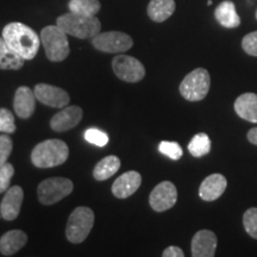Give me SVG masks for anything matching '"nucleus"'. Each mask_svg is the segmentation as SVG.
I'll use <instances>...</instances> for the list:
<instances>
[{"label": "nucleus", "mask_w": 257, "mask_h": 257, "mask_svg": "<svg viewBox=\"0 0 257 257\" xmlns=\"http://www.w3.org/2000/svg\"><path fill=\"white\" fill-rule=\"evenodd\" d=\"M3 38L10 49L23 60H34L41 46V37L34 29L19 22H12L3 29Z\"/></svg>", "instance_id": "nucleus-1"}, {"label": "nucleus", "mask_w": 257, "mask_h": 257, "mask_svg": "<svg viewBox=\"0 0 257 257\" xmlns=\"http://www.w3.org/2000/svg\"><path fill=\"white\" fill-rule=\"evenodd\" d=\"M69 156V148L61 140L38 143L31 153V162L37 168H53L63 165Z\"/></svg>", "instance_id": "nucleus-2"}, {"label": "nucleus", "mask_w": 257, "mask_h": 257, "mask_svg": "<svg viewBox=\"0 0 257 257\" xmlns=\"http://www.w3.org/2000/svg\"><path fill=\"white\" fill-rule=\"evenodd\" d=\"M56 25L62 29L67 35L80 38V40H87L96 36L101 30V23L95 16L87 17L73 14H64L56 19Z\"/></svg>", "instance_id": "nucleus-3"}, {"label": "nucleus", "mask_w": 257, "mask_h": 257, "mask_svg": "<svg viewBox=\"0 0 257 257\" xmlns=\"http://www.w3.org/2000/svg\"><path fill=\"white\" fill-rule=\"evenodd\" d=\"M40 37L48 60L51 62H62L68 57L70 53L68 38L59 25H48L43 28Z\"/></svg>", "instance_id": "nucleus-4"}, {"label": "nucleus", "mask_w": 257, "mask_h": 257, "mask_svg": "<svg viewBox=\"0 0 257 257\" xmlns=\"http://www.w3.org/2000/svg\"><path fill=\"white\" fill-rule=\"evenodd\" d=\"M93 224H94V212L89 207H76L68 218L66 227V237L70 243L79 244L88 237Z\"/></svg>", "instance_id": "nucleus-5"}, {"label": "nucleus", "mask_w": 257, "mask_h": 257, "mask_svg": "<svg viewBox=\"0 0 257 257\" xmlns=\"http://www.w3.org/2000/svg\"><path fill=\"white\" fill-rule=\"evenodd\" d=\"M211 87L210 73L205 68H197L185 76L180 83V94L188 101L204 100Z\"/></svg>", "instance_id": "nucleus-6"}, {"label": "nucleus", "mask_w": 257, "mask_h": 257, "mask_svg": "<svg viewBox=\"0 0 257 257\" xmlns=\"http://www.w3.org/2000/svg\"><path fill=\"white\" fill-rule=\"evenodd\" d=\"M74 185L72 180L67 178H49L43 180L37 188L38 200L42 205L50 206L63 198L68 197L73 192Z\"/></svg>", "instance_id": "nucleus-7"}, {"label": "nucleus", "mask_w": 257, "mask_h": 257, "mask_svg": "<svg viewBox=\"0 0 257 257\" xmlns=\"http://www.w3.org/2000/svg\"><path fill=\"white\" fill-rule=\"evenodd\" d=\"M92 46L101 53H125L134 46L133 38L121 31L99 32L92 38Z\"/></svg>", "instance_id": "nucleus-8"}, {"label": "nucleus", "mask_w": 257, "mask_h": 257, "mask_svg": "<svg viewBox=\"0 0 257 257\" xmlns=\"http://www.w3.org/2000/svg\"><path fill=\"white\" fill-rule=\"evenodd\" d=\"M112 69L118 79L125 82H138L146 76V68L137 59L128 55H117L112 60Z\"/></svg>", "instance_id": "nucleus-9"}, {"label": "nucleus", "mask_w": 257, "mask_h": 257, "mask_svg": "<svg viewBox=\"0 0 257 257\" xmlns=\"http://www.w3.org/2000/svg\"><path fill=\"white\" fill-rule=\"evenodd\" d=\"M178 201V189L170 181H163L153 189L149 195V205L154 211L170 210Z\"/></svg>", "instance_id": "nucleus-10"}, {"label": "nucleus", "mask_w": 257, "mask_h": 257, "mask_svg": "<svg viewBox=\"0 0 257 257\" xmlns=\"http://www.w3.org/2000/svg\"><path fill=\"white\" fill-rule=\"evenodd\" d=\"M34 92L37 100L49 107L63 108L70 101V96L64 89L48 83H37Z\"/></svg>", "instance_id": "nucleus-11"}, {"label": "nucleus", "mask_w": 257, "mask_h": 257, "mask_svg": "<svg viewBox=\"0 0 257 257\" xmlns=\"http://www.w3.org/2000/svg\"><path fill=\"white\" fill-rule=\"evenodd\" d=\"M24 199V191L21 186H12L5 192L2 204H0V214L5 220L12 221L17 219L21 212Z\"/></svg>", "instance_id": "nucleus-12"}, {"label": "nucleus", "mask_w": 257, "mask_h": 257, "mask_svg": "<svg viewBox=\"0 0 257 257\" xmlns=\"http://www.w3.org/2000/svg\"><path fill=\"white\" fill-rule=\"evenodd\" d=\"M82 108L80 106H66L54 115L50 120V127L55 133H64L75 127L82 119Z\"/></svg>", "instance_id": "nucleus-13"}, {"label": "nucleus", "mask_w": 257, "mask_h": 257, "mask_svg": "<svg viewBox=\"0 0 257 257\" xmlns=\"http://www.w3.org/2000/svg\"><path fill=\"white\" fill-rule=\"evenodd\" d=\"M217 236L210 230H200L192 238L193 257H213L217 250Z\"/></svg>", "instance_id": "nucleus-14"}, {"label": "nucleus", "mask_w": 257, "mask_h": 257, "mask_svg": "<svg viewBox=\"0 0 257 257\" xmlns=\"http://www.w3.org/2000/svg\"><path fill=\"white\" fill-rule=\"evenodd\" d=\"M142 184V176L138 172L130 170L115 179L112 185V193L115 198L126 199L134 194Z\"/></svg>", "instance_id": "nucleus-15"}, {"label": "nucleus", "mask_w": 257, "mask_h": 257, "mask_svg": "<svg viewBox=\"0 0 257 257\" xmlns=\"http://www.w3.org/2000/svg\"><path fill=\"white\" fill-rule=\"evenodd\" d=\"M36 95L31 88L21 86L15 93L14 108L16 114L22 119H29L36 108Z\"/></svg>", "instance_id": "nucleus-16"}, {"label": "nucleus", "mask_w": 257, "mask_h": 257, "mask_svg": "<svg viewBox=\"0 0 257 257\" xmlns=\"http://www.w3.org/2000/svg\"><path fill=\"white\" fill-rule=\"evenodd\" d=\"M227 187V180L224 175L216 173L208 175L199 187V197L204 201H214L219 199Z\"/></svg>", "instance_id": "nucleus-17"}, {"label": "nucleus", "mask_w": 257, "mask_h": 257, "mask_svg": "<svg viewBox=\"0 0 257 257\" xmlns=\"http://www.w3.org/2000/svg\"><path fill=\"white\" fill-rule=\"evenodd\" d=\"M234 111L237 115L250 123H257V94L243 93L234 101Z\"/></svg>", "instance_id": "nucleus-18"}, {"label": "nucleus", "mask_w": 257, "mask_h": 257, "mask_svg": "<svg viewBox=\"0 0 257 257\" xmlns=\"http://www.w3.org/2000/svg\"><path fill=\"white\" fill-rule=\"evenodd\" d=\"M28 242V236L22 230H11L0 238V252L4 256H14Z\"/></svg>", "instance_id": "nucleus-19"}, {"label": "nucleus", "mask_w": 257, "mask_h": 257, "mask_svg": "<svg viewBox=\"0 0 257 257\" xmlns=\"http://www.w3.org/2000/svg\"><path fill=\"white\" fill-rule=\"evenodd\" d=\"M214 17L221 27L227 29L238 28L240 25V18L236 11V6L231 0H224L217 6L214 11Z\"/></svg>", "instance_id": "nucleus-20"}, {"label": "nucleus", "mask_w": 257, "mask_h": 257, "mask_svg": "<svg viewBox=\"0 0 257 257\" xmlns=\"http://www.w3.org/2000/svg\"><path fill=\"white\" fill-rule=\"evenodd\" d=\"M175 11L174 0H150L147 12L149 18L156 23H162Z\"/></svg>", "instance_id": "nucleus-21"}, {"label": "nucleus", "mask_w": 257, "mask_h": 257, "mask_svg": "<svg viewBox=\"0 0 257 257\" xmlns=\"http://www.w3.org/2000/svg\"><path fill=\"white\" fill-rule=\"evenodd\" d=\"M120 168V160L119 157L110 155L106 156L101 161L96 163V166L93 169V178L96 181H105L110 179Z\"/></svg>", "instance_id": "nucleus-22"}, {"label": "nucleus", "mask_w": 257, "mask_h": 257, "mask_svg": "<svg viewBox=\"0 0 257 257\" xmlns=\"http://www.w3.org/2000/svg\"><path fill=\"white\" fill-rule=\"evenodd\" d=\"M24 61L15 51L10 49L3 36L0 37V69L18 70L24 66Z\"/></svg>", "instance_id": "nucleus-23"}, {"label": "nucleus", "mask_w": 257, "mask_h": 257, "mask_svg": "<svg viewBox=\"0 0 257 257\" xmlns=\"http://www.w3.org/2000/svg\"><path fill=\"white\" fill-rule=\"evenodd\" d=\"M68 9L73 14L92 17L100 11L101 4L99 0H69Z\"/></svg>", "instance_id": "nucleus-24"}, {"label": "nucleus", "mask_w": 257, "mask_h": 257, "mask_svg": "<svg viewBox=\"0 0 257 257\" xmlns=\"http://www.w3.org/2000/svg\"><path fill=\"white\" fill-rule=\"evenodd\" d=\"M188 152L193 157H202L211 152V140L206 134H197L188 143Z\"/></svg>", "instance_id": "nucleus-25"}, {"label": "nucleus", "mask_w": 257, "mask_h": 257, "mask_svg": "<svg viewBox=\"0 0 257 257\" xmlns=\"http://www.w3.org/2000/svg\"><path fill=\"white\" fill-rule=\"evenodd\" d=\"M244 230L250 237L257 239V207H251L243 214Z\"/></svg>", "instance_id": "nucleus-26"}, {"label": "nucleus", "mask_w": 257, "mask_h": 257, "mask_svg": "<svg viewBox=\"0 0 257 257\" xmlns=\"http://www.w3.org/2000/svg\"><path fill=\"white\" fill-rule=\"evenodd\" d=\"M159 152L169 159L178 161L184 155L182 148L178 142H168V141H163L160 143Z\"/></svg>", "instance_id": "nucleus-27"}, {"label": "nucleus", "mask_w": 257, "mask_h": 257, "mask_svg": "<svg viewBox=\"0 0 257 257\" xmlns=\"http://www.w3.org/2000/svg\"><path fill=\"white\" fill-rule=\"evenodd\" d=\"M16 131L15 115L8 108H0V133L14 134Z\"/></svg>", "instance_id": "nucleus-28"}, {"label": "nucleus", "mask_w": 257, "mask_h": 257, "mask_svg": "<svg viewBox=\"0 0 257 257\" xmlns=\"http://www.w3.org/2000/svg\"><path fill=\"white\" fill-rule=\"evenodd\" d=\"M85 140L96 147H105L108 143L107 134L101 130H98V128L92 127L85 131Z\"/></svg>", "instance_id": "nucleus-29"}, {"label": "nucleus", "mask_w": 257, "mask_h": 257, "mask_svg": "<svg viewBox=\"0 0 257 257\" xmlns=\"http://www.w3.org/2000/svg\"><path fill=\"white\" fill-rule=\"evenodd\" d=\"M15 175V167L11 163L6 162L0 167V193H5L10 188L12 176Z\"/></svg>", "instance_id": "nucleus-30"}, {"label": "nucleus", "mask_w": 257, "mask_h": 257, "mask_svg": "<svg viewBox=\"0 0 257 257\" xmlns=\"http://www.w3.org/2000/svg\"><path fill=\"white\" fill-rule=\"evenodd\" d=\"M14 149V142L8 135H0V167L8 162V159L11 155Z\"/></svg>", "instance_id": "nucleus-31"}, {"label": "nucleus", "mask_w": 257, "mask_h": 257, "mask_svg": "<svg viewBox=\"0 0 257 257\" xmlns=\"http://www.w3.org/2000/svg\"><path fill=\"white\" fill-rule=\"evenodd\" d=\"M242 48L248 55L257 57V31L250 32L243 37Z\"/></svg>", "instance_id": "nucleus-32"}, {"label": "nucleus", "mask_w": 257, "mask_h": 257, "mask_svg": "<svg viewBox=\"0 0 257 257\" xmlns=\"http://www.w3.org/2000/svg\"><path fill=\"white\" fill-rule=\"evenodd\" d=\"M162 256L163 257H184L185 252L184 250L179 248V246L170 245L167 249H165V251L162 252Z\"/></svg>", "instance_id": "nucleus-33"}, {"label": "nucleus", "mask_w": 257, "mask_h": 257, "mask_svg": "<svg viewBox=\"0 0 257 257\" xmlns=\"http://www.w3.org/2000/svg\"><path fill=\"white\" fill-rule=\"evenodd\" d=\"M246 138L248 141L253 146H257V126L250 128L248 131V135H246Z\"/></svg>", "instance_id": "nucleus-34"}, {"label": "nucleus", "mask_w": 257, "mask_h": 257, "mask_svg": "<svg viewBox=\"0 0 257 257\" xmlns=\"http://www.w3.org/2000/svg\"><path fill=\"white\" fill-rule=\"evenodd\" d=\"M256 19H257V10H256Z\"/></svg>", "instance_id": "nucleus-35"}]
</instances>
